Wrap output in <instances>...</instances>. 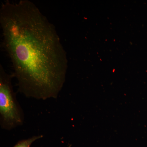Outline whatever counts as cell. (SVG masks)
Here are the masks:
<instances>
[{"instance_id": "2", "label": "cell", "mask_w": 147, "mask_h": 147, "mask_svg": "<svg viewBox=\"0 0 147 147\" xmlns=\"http://www.w3.org/2000/svg\"><path fill=\"white\" fill-rule=\"evenodd\" d=\"M13 74H8L0 65V116L2 128L11 130L22 125L24 117L13 92Z\"/></svg>"}, {"instance_id": "1", "label": "cell", "mask_w": 147, "mask_h": 147, "mask_svg": "<svg viewBox=\"0 0 147 147\" xmlns=\"http://www.w3.org/2000/svg\"><path fill=\"white\" fill-rule=\"evenodd\" d=\"M0 26L18 90L36 99L57 98L65 81L67 60L55 26L29 0L3 3Z\"/></svg>"}, {"instance_id": "3", "label": "cell", "mask_w": 147, "mask_h": 147, "mask_svg": "<svg viewBox=\"0 0 147 147\" xmlns=\"http://www.w3.org/2000/svg\"><path fill=\"white\" fill-rule=\"evenodd\" d=\"M42 135L34 136L32 138L18 142L13 147H30L32 144L37 139L42 138Z\"/></svg>"}]
</instances>
